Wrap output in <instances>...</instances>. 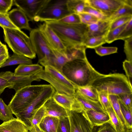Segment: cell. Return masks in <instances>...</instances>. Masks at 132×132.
<instances>
[{
  "label": "cell",
  "mask_w": 132,
  "mask_h": 132,
  "mask_svg": "<svg viewBox=\"0 0 132 132\" xmlns=\"http://www.w3.org/2000/svg\"><path fill=\"white\" fill-rule=\"evenodd\" d=\"M38 28L52 49L62 52H67L66 48L61 39L45 22L40 24Z\"/></svg>",
  "instance_id": "obj_14"
},
{
  "label": "cell",
  "mask_w": 132,
  "mask_h": 132,
  "mask_svg": "<svg viewBox=\"0 0 132 132\" xmlns=\"http://www.w3.org/2000/svg\"><path fill=\"white\" fill-rule=\"evenodd\" d=\"M111 23L108 19L101 20L87 25V37L105 36L109 30Z\"/></svg>",
  "instance_id": "obj_18"
},
{
  "label": "cell",
  "mask_w": 132,
  "mask_h": 132,
  "mask_svg": "<svg viewBox=\"0 0 132 132\" xmlns=\"http://www.w3.org/2000/svg\"><path fill=\"white\" fill-rule=\"evenodd\" d=\"M53 50L54 57L52 66L61 72L62 68L65 64L75 60L74 55L70 51H67L66 52H62Z\"/></svg>",
  "instance_id": "obj_21"
},
{
  "label": "cell",
  "mask_w": 132,
  "mask_h": 132,
  "mask_svg": "<svg viewBox=\"0 0 132 132\" xmlns=\"http://www.w3.org/2000/svg\"><path fill=\"white\" fill-rule=\"evenodd\" d=\"M58 22L67 24H75L81 23L78 14L71 13L56 21Z\"/></svg>",
  "instance_id": "obj_37"
},
{
  "label": "cell",
  "mask_w": 132,
  "mask_h": 132,
  "mask_svg": "<svg viewBox=\"0 0 132 132\" xmlns=\"http://www.w3.org/2000/svg\"><path fill=\"white\" fill-rule=\"evenodd\" d=\"M0 26L2 28L20 30L13 23L7 16V14L0 13Z\"/></svg>",
  "instance_id": "obj_41"
},
{
  "label": "cell",
  "mask_w": 132,
  "mask_h": 132,
  "mask_svg": "<svg viewBox=\"0 0 132 132\" xmlns=\"http://www.w3.org/2000/svg\"><path fill=\"white\" fill-rule=\"evenodd\" d=\"M13 85V83L0 77V96L6 88H12Z\"/></svg>",
  "instance_id": "obj_50"
},
{
  "label": "cell",
  "mask_w": 132,
  "mask_h": 132,
  "mask_svg": "<svg viewBox=\"0 0 132 132\" xmlns=\"http://www.w3.org/2000/svg\"><path fill=\"white\" fill-rule=\"evenodd\" d=\"M28 129L29 132H43L37 125L31 126Z\"/></svg>",
  "instance_id": "obj_52"
},
{
  "label": "cell",
  "mask_w": 132,
  "mask_h": 132,
  "mask_svg": "<svg viewBox=\"0 0 132 132\" xmlns=\"http://www.w3.org/2000/svg\"><path fill=\"white\" fill-rule=\"evenodd\" d=\"M10 108L0 97V120L7 121L14 119Z\"/></svg>",
  "instance_id": "obj_31"
},
{
  "label": "cell",
  "mask_w": 132,
  "mask_h": 132,
  "mask_svg": "<svg viewBox=\"0 0 132 132\" xmlns=\"http://www.w3.org/2000/svg\"><path fill=\"white\" fill-rule=\"evenodd\" d=\"M48 0H13V4L25 13L29 21H33Z\"/></svg>",
  "instance_id": "obj_10"
},
{
  "label": "cell",
  "mask_w": 132,
  "mask_h": 132,
  "mask_svg": "<svg viewBox=\"0 0 132 132\" xmlns=\"http://www.w3.org/2000/svg\"><path fill=\"white\" fill-rule=\"evenodd\" d=\"M132 18V15H130L121 17L116 19L111 23L109 30L123 25Z\"/></svg>",
  "instance_id": "obj_45"
},
{
  "label": "cell",
  "mask_w": 132,
  "mask_h": 132,
  "mask_svg": "<svg viewBox=\"0 0 132 132\" xmlns=\"http://www.w3.org/2000/svg\"><path fill=\"white\" fill-rule=\"evenodd\" d=\"M59 119L48 116H45L38 127L43 132H57Z\"/></svg>",
  "instance_id": "obj_24"
},
{
  "label": "cell",
  "mask_w": 132,
  "mask_h": 132,
  "mask_svg": "<svg viewBox=\"0 0 132 132\" xmlns=\"http://www.w3.org/2000/svg\"><path fill=\"white\" fill-rule=\"evenodd\" d=\"M83 113L92 125L100 126L111 122L110 117L106 112H98L93 110H83Z\"/></svg>",
  "instance_id": "obj_17"
},
{
  "label": "cell",
  "mask_w": 132,
  "mask_h": 132,
  "mask_svg": "<svg viewBox=\"0 0 132 132\" xmlns=\"http://www.w3.org/2000/svg\"><path fill=\"white\" fill-rule=\"evenodd\" d=\"M45 69L34 75L38 79L48 82L59 93L74 96L77 87L54 67L46 65Z\"/></svg>",
  "instance_id": "obj_4"
},
{
  "label": "cell",
  "mask_w": 132,
  "mask_h": 132,
  "mask_svg": "<svg viewBox=\"0 0 132 132\" xmlns=\"http://www.w3.org/2000/svg\"><path fill=\"white\" fill-rule=\"evenodd\" d=\"M7 14L13 23L19 29H24L30 32L32 29L29 26L28 18L20 9H13Z\"/></svg>",
  "instance_id": "obj_16"
},
{
  "label": "cell",
  "mask_w": 132,
  "mask_h": 132,
  "mask_svg": "<svg viewBox=\"0 0 132 132\" xmlns=\"http://www.w3.org/2000/svg\"><path fill=\"white\" fill-rule=\"evenodd\" d=\"M105 36L87 37L83 45L86 48H94L106 43Z\"/></svg>",
  "instance_id": "obj_30"
},
{
  "label": "cell",
  "mask_w": 132,
  "mask_h": 132,
  "mask_svg": "<svg viewBox=\"0 0 132 132\" xmlns=\"http://www.w3.org/2000/svg\"><path fill=\"white\" fill-rule=\"evenodd\" d=\"M29 38L33 50L38 58V62L45 67L52 65L53 50L49 45L38 28L32 29Z\"/></svg>",
  "instance_id": "obj_7"
},
{
  "label": "cell",
  "mask_w": 132,
  "mask_h": 132,
  "mask_svg": "<svg viewBox=\"0 0 132 132\" xmlns=\"http://www.w3.org/2000/svg\"><path fill=\"white\" fill-rule=\"evenodd\" d=\"M132 37V18L128 22L126 26L118 36L117 40H125Z\"/></svg>",
  "instance_id": "obj_43"
},
{
  "label": "cell",
  "mask_w": 132,
  "mask_h": 132,
  "mask_svg": "<svg viewBox=\"0 0 132 132\" xmlns=\"http://www.w3.org/2000/svg\"><path fill=\"white\" fill-rule=\"evenodd\" d=\"M13 4V0H0V13L7 14Z\"/></svg>",
  "instance_id": "obj_47"
},
{
  "label": "cell",
  "mask_w": 132,
  "mask_h": 132,
  "mask_svg": "<svg viewBox=\"0 0 132 132\" xmlns=\"http://www.w3.org/2000/svg\"><path fill=\"white\" fill-rule=\"evenodd\" d=\"M3 28L4 40L14 53L30 59L35 58L29 37L21 30Z\"/></svg>",
  "instance_id": "obj_5"
},
{
  "label": "cell",
  "mask_w": 132,
  "mask_h": 132,
  "mask_svg": "<svg viewBox=\"0 0 132 132\" xmlns=\"http://www.w3.org/2000/svg\"><path fill=\"white\" fill-rule=\"evenodd\" d=\"M126 0H85L87 5L99 10L108 18Z\"/></svg>",
  "instance_id": "obj_12"
},
{
  "label": "cell",
  "mask_w": 132,
  "mask_h": 132,
  "mask_svg": "<svg viewBox=\"0 0 132 132\" xmlns=\"http://www.w3.org/2000/svg\"><path fill=\"white\" fill-rule=\"evenodd\" d=\"M70 127L68 117L59 118L57 132H70Z\"/></svg>",
  "instance_id": "obj_42"
},
{
  "label": "cell",
  "mask_w": 132,
  "mask_h": 132,
  "mask_svg": "<svg viewBox=\"0 0 132 132\" xmlns=\"http://www.w3.org/2000/svg\"><path fill=\"white\" fill-rule=\"evenodd\" d=\"M32 64V60L24 56L14 53L5 61L1 68L6 66L19 64Z\"/></svg>",
  "instance_id": "obj_28"
},
{
  "label": "cell",
  "mask_w": 132,
  "mask_h": 132,
  "mask_svg": "<svg viewBox=\"0 0 132 132\" xmlns=\"http://www.w3.org/2000/svg\"><path fill=\"white\" fill-rule=\"evenodd\" d=\"M0 77L13 83V85L12 88L14 89L16 92L26 86L31 85L32 82L34 81H40V80L37 78L35 75H18L10 71L1 72Z\"/></svg>",
  "instance_id": "obj_13"
},
{
  "label": "cell",
  "mask_w": 132,
  "mask_h": 132,
  "mask_svg": "<svg viewBox=\"0 0 132 132\" xmlns=\"http://www.w3.org/2000/svg\"><path fill=\"white\" fill-rule=\"evenodd\" d=\"M86 5L85 0H67V5L71 13L78 14L83 12Z\"/></svg>",
  "instance_id": "obj_29"
},
{
  "label": "cell",
  "mask_w": 132,
  "mask_h": 132,
  "mask_svg": "<svg viewBox=\"0 0 132 132\" xmlns=\"http://www.w3.org/2000/svg\"><path fill=\"white\" fill-rule=\"evenodd\" d=\"M83 12L89 13L96 17L100 20H107L108 18L99 10L86 4Z\"/></svg>",
  "instance_id": "obj_39"
},
{
  "label": "cell",
  "mask_w": 132,
  "mask_h": 132,
  "mask_svg": "<svg viewBox=\"0 0 132 132\" xmlns=\"http://www.w3.org/2000/svg\"><path fill=\"white\" fill-rule=\"evenodd\" d=\"M76 92L89 100L94 101H98L97 91L91 85L77 87Z\"/></svg>",
  "instance_id": "obj_27"
},
{
  "label": "cell",
  "mask_w": 132,
  "mask_h": 132,
  "mask_svg": "<svg viewBox=\"0 0 132 132\" xmlns=\"http://www.w3.org/2000/svg\"><path fill=\"white\" fill-rule=\"evenodd\" d=\"M8 54L9 52L7 46L6 45L3 44L0 47V56Z\"/></svg>",
  "instance_id": "obj_51"
},
{
  "label": "cell",
  "mask_w": 132,
  "mask_h": 132,
  "mask_svg": "<svg viewBox=\"0 0 132 132\" xmlns=\"http://www.w3.org/2000/svg\"><path fill=\"white\" fill-rule=\"evenodd\" d=\"M45 109L43 105L33 115L30 120L31 126L35 125L38 126L42 119L45 116Z\"/></svg>",
  "instance_id": "obj_35"
},
{
  "label": "cell",
  "mask_w": 132,
  "mask_h": 132,
  "mask_svg": "<svg viewBox=\"0 0 132 132\" xmlns=\"http://www.w3.org/2000/svg\"><path fill=\"white\" fill-rule=\"evenodd\" d=\"M124 132H132V129L127 130Z\"/></svg>",
  "instance_id": "obj_54"
},
{
  "label": "cell",
  "mask_w": 132,
  "mask_h": 132,
  "mask_svg": "<svg viewBox=\"0 0 132 132\" xmlns=\"http://www.w3.org/2000/svg\"><path fill=\"white\" fill-rule=\"evenodd\" d=\"M132 15V1L126 0L125 3L109 16L108 20L111 23L123 16Z\"/></svg>",
  "instance_id": "obj_25"
},
{
  "label": "cell",
  "mask_w": 132,
  "mask_h": 132,
  "mask_svg": "<svg viewBox=\"0 0 132 132\" xmlns=\"http://www.w3.org/2000/svg\"><path fill=\"white\" fill-rule=\"evenodd\" d=\"M67 0H49L35 17L34 21H56L71 14L67 5Z\"/></svg>",
  "instance_id": "obj_8"
},
{
  "label": "cell",
  "mask_w": 132,
  "mask_h": 132,
  "mask_svg": "<svg viewBox=\"0 0 132 132\" xmlns=\"http://www.w3.org/2000/svg\"><path fill=\"white\" fill-rule=\"evenodd\" d=\"M97 92L98 101L103 109L106 111L107 109L111 106L109 97V94L106 91L104 90Z\"/></svg>",
  "instance_id": "obj_34"
},
{
  "label": "cell",
  "mask_w": 132,
  "mask_h": 132,
  "mask_svg": "<svg viewBox=\"0 0 132 132\" xmlns=\"http://www.w3.org/2000/svg\"><path fill=\"white\" fill-rule=\"evenodd\" d=\"M52 97L57 103L64 108L67 111H73L81 112L83 111L74 96H70L59 93L55 91Z\"/></svg>",
  "instance_id": "obj_15"
},
{
  "label": "cell",
  "mask_w": 132,
  "mask_h": 132,
  "mask_svg": "<svg viewBox=\"0 0 132 132\" xmlns=\"http://www.w3.org/2000/svg\"><path fill=\"white\" fill-rule=\"evenodd\" d=\"M94 49L97 54L102 56L117 53L118 48L116 47H104L101 45Z\"/></svg>",
  "instance_id": "obj_40"
},
{
  "label": "cell",
  "mask_w": 132,
  "mask_h": 132,
  "mask_svg": "<svg viewBox=\"0 0 132 132\" xmlns=\"http://www.w3.org/2000/svg\"><path fill=\"white\" fill-rule=\"evenodd\" d=\"M0 132H29L27 126L22 121L14 118L4 121L0 125Z\"/></svg>",
  "instance_id": "obj_20"
},
{
  "label": "cell",
  "mask_w": 132,
  "mask_h": 132,
  "mask_svg": "<svg viewBox=\"0 0 132 132\" xmlns=\"http://www.w3.org/2000/svg\"><path fill=\"white\" fill-rule=\"evenodd\" d=\"M74 96L83 110H91L100 112H106L103 109L99 101L96 102L89 100L76 92Z\"/></svg>",
  "instance_id": "obj_22"
},
{
  "label": "cell",
  "mask_w": 132,
  "mask_h": 132,
  "mask_svg": "<svg viewBox=\"0 0 132 132\" xmlns=\"http://www.w3.org/2000/svg\"><path fill=\"white\" fill-rule=\"evenodd\" d=\"M46 85H30L16 92L8 105L15 116L27 107L40 94Z\"/></svg>",
  "instance_id": "obj_6"
},
{
  "label": "cell",
  "mask_w": 132,
  "mask_h": 132,
  "mask_svg": "<svg viewBox=\"0 0 132 132\" xmlns=\"http://www.w3.org/2000/svg\"><path fill=\"white\" fill-rule=\"evenodd\" d=\"M57 35L67 49L77 48L83 45L87 37L88 26L80 23L67 24L54 21L44 22Z\"/></svg>",
  "instance_id": "obj_2"
},
{
  "label": "cell",
  "mask_w": 132,
  "mask_h": 132,
  "mask_svg": "<svg viewBox=\"0 0 132 132\" xmlns=\"http://www.w3.org/2000/svg\"><path fill=\"white\" fill-rule=\"evenodd\" d=\"M96 132H117L111 122L99 127Z\"/></svg>",
  "instance_id": "obj_49"
},
{
  "label": "cell",
  "mask_w": 132,
  "mask_h": 132,
  "mask_svg": "<svg viewBox=\"0 0 132 132\" xmlns=\"http://www.w3.org/2000/svg\"><path fill=\"white\" fill-rule=\"evenodd\" d=\"M128 21L120 26L109 30L105 36L106 43L110 44L117 40L118 36L126 26Z\"/></svg>",
  "instance_id": "obj_33"
},
{
  "label": "cell",
  "mask_w": 132,
  "mask_h": 132,
  "mask_svg": "<svg viewBox=\"0 0 132 132\" xmlns=\"http://www.w3.org/2000/svg\"><path fill=\"white\" fill-rule=\"evenodd\" d=\"M9 57V54L3 55L0 56V68L6 60Z\"/></svg>",
  "instance_id": "obj_53"
},
{
  "label": "cell",
  "mask_w": 132,
  "mask_h": 132,
  "mask_svg": "<svg viewBox=\"0 0 132 132\" xmlns=\"http://www.w3.org/2000/svg\"><path fill=\"white\" fill-rule=\"evenodd\" d=\"M97 91L104 90L109 95L118 96L125 94H132V87L127 78L119 73L103 74L95 79L91 85Z\"/></svg>",
  "instance_id": "obj_3"
},
{
  "label": "cell",
  "mask_w": 132,
  "mask_h": 132,
  "mask_svg": "<svg viewBox=\"0 0 132 132\" xmlns=\"http://www.w3.org/2000/svg\"><path fill=\"white\" fill-rule=\"evenodd\" d=\"M3 44L0 41V47L3 45Z\"/></svg>",
  "instance_id": "obj_55"
},
{
  "label": "cell",
  "mask_w": 132,
  "mask_h": 132,
  "mask_svg": "<svg viewBox=\"0 0 132 132\" xmlns=\"http://www.w3.org/2000/svg\"><path fill=\"white\" fill-rule=\"evenodd\" d=\"M124 51L127 60L132 62V37L124 40Z\"/></svg>",
  "instance_id": "obj_46"
},
{
  "label": "cell",
  "mask_w": 132,
  "mask_h": 132,
  "mask_svg": "<svg viewBox=\"0 0 132 132\" xmlns=\"http://www.w3.org/2000/svg\"><path fill=\"white\" fill-rule=\"evenodd\" d=\"M78 14L81 23L87 25L94 23L100 20L96 17L88 13L83 12Z\"/></svg>",
  "instance_id": "obj_38"
},
{
  "label": "cell",
  "mask_w": 132,
  "mask_h": 132,
  "mask_svg": "<svg viewBox=\"0 0 132 132\" xmlns=\"http://www.w3.org/2000/svg\"><path fill=\"white\" fill-rule=\"evenodd\" d=\"M132 94H125L118 96L119 101L126 108L131 111Z\"/></svg>",
  "instance_id": "obj_44"
},
{
  "label": "cell",
  "mask_w": 132,
  "mask_h": 132,
  "mask_svg": "<svg viewBox=\"0 0 132 132\" xmlns=\"http://www.w3.org/2000/svg\"><path fill=\"white\" fill-rule=\"evenodd\" d=\"M43 70V67L38 64L19 65L15 70L17 75L29 76L34 75Z\"/></svg>",
  "instance_id": "obj_23"
},
{
  "label": "cell",
  "mask_w": 132,
  "mask_h": 132,
  "mask_svg": "<svg viewBox=\"0 0 132 132\" xmlns=\"http://www.w3.org/2000/svg\"><path fill=\"white\" fill-rule=\"evenodd\" d=\"M119 101L122 115L129 129H132V111L126 108L119 100Z\"/></svg>",
  "instance_id": "obj_36"
},
{
  "label": "cell",
  "mask_w": 132,
  "mask_h": 132,
  "mask_svg": "<svg viewBox=\"0 0 132 132\" xmlns=\"http://www.w3.org/2000/svg\"><path fill=\"white\" fill-rule=\"evenodd\" d=\"M109 97L111 105L119 120L123 126L125 131L130 129L122 114L118 96L109 94Z\"/></svg>",
  "instance_id": "obj_26"
},
{
  "label": "cell",
  "mask_w": 132,
  "mask_h": 132,
  "mask_svg": "<svg viewBox=\"0 0 132 132\" xmlns=\"http://www.w3.org/2000/svg\"><path fill=\"white\" fill-rule=\"evenodd\" d=\"M70 132H94V127L84 115L83 111H67Z\"/></svg>",
  "instance_id": "obj_11"
},
{
  "label": "cell",
  "mask_w": 132,
  "mask_h": 132,
  "mask_svg": "<svg viewBox=\"0 0 132 132\" xmlns=\"http://www.w3.org/2000/svg\"><path fill=\"white\" fill-rule=\"evenodd\" d=\"M44 105L46 110L45 116L54 117L59 119L68 117L67 111L57 103L52 97L46 102Z\"/></svg>",
  "instance_id": "obj_19"
},
{
  "label": "cell",
  "mask_w": 132,
  "mask_h": 132,
  "mask_svg": "<svg viewBox=\"0 0 132 132\" xmlns=\"http://www.w3.org/2000/svg\"><path fill=\"white\" fill-rule=\"evenodd\" d=\"M123 66L129 82L132 86V62L127 60H125L123 62Z\"/></svg>",
  "instance_id": "obj_48"
},
{
  "label": "cell",
  "mask_w": 132,
  "mask_h": 132,
  "mask_svg": "<svg viewBox=\"0 0 132 132\" xmlns=\"http://www.w3.org/2000/svg\"><path fill=\"white\" fill-rule=\"evenodd\" d=\"M55 91L50 84L46 85L40 94L23 111L15 116L29 128L30 120L34 114L51 97Z\"/></svg>",
  "instance_id": "obj_9"
},
{
  "label": "cell",
  "mask_w": 132,
  "mask_h": 132,
  "mask_svg": "<svg viewBox=\"0 0 132 132\" xmlns=\"http://www.w3.org/2000/svg\"><path fill=\"white\" fill-rule=\"evenodd\" d=\"M62 72L77 87L91 85L103 75L93 68L87 58L67 62L63 67Z\"/></svg>",
  "instance_id": "obj_1"
},
{
  "label": "cell",
  "mask_w": 132,
  "mask_h": 132,
  "mask_svg": "<svg viewBox=\"0 0 132 132\" xmlns=\"http://www.w3.org/2000/svg\"><path fill=\"white\" fill-rule=\"evenodd\" d=\"M109 115L111 122L117 132H124L122 125L118 118L111 106L106 111Z\"/></svg>",
  "instance_id": "obj_32"
}]
</instances>
